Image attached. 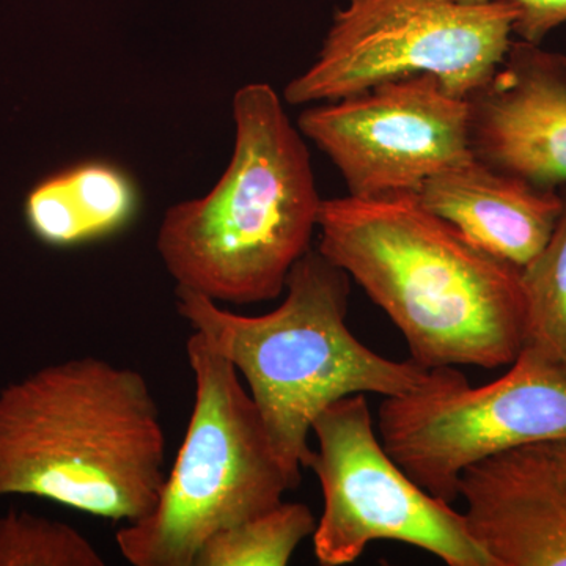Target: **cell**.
Listing matches in <instances>:
<instances>
[{
  "mask_svg": "<svg viewBox=\"0 0 566 566\" xmlns=\"http://www.w3.org/2000/svg\"><path fill=\"white\" fill-rule=\"evenodd\" d=\"M96 547L61 521L11 512L0 516V566H103Z\"/></svg>",
  "mask_w": 566,
  "mask_h": 566,
  "instance_id": "2e32d148",
  "label": "cell"
},
{
  "mask_svg": "<svg viewBox=\"0 0 566 566\" xmlns=\"http://www.w3.org/2000/svg\"><path fill=\"white\" fill-rule=\"evenodd\" d=\"M186 353L196 397L180 452L155 510L117 534L134 566H193L216 532L273 509L294 490L234 365L193 331Z\"/></svg>",
  "mask_w": 566,
  "mask_h": 566,
  "instance_id": "5b68a950",
  "label": "cell"
},
{
  "mask_svg": "<svg viewBox=\"0 0 566 566\" xmlns=\"http://www.w3.org/2000/svg\"><path fill=\"white\" fill-rule=\"evenodd\" d=\"M543 447H545L546 452L549 453L551 460H553L554 465H556L558 475H560L562 482H564L566 486V439L546 442Z\"/></svg>",
  "mask_w": 566,
  "mask_h": 566,
  "instance_id": "ac0fdd59",
  "label": "cell"
},
{
  "mask_svg": "<svg viewBox=\"0 0 566 566\" xmlns=\"http://www.w3.org/2000/svg\"><path fill=\"white\" fill-rule=\"evenodd\" d=\"M468 102L476 159L543 188L566 185V55L515 40Z\"/></svg>",
  "mask_w": 566,
  "mask_h": 566,
  "instance_id": "30bf717a",
  "label": "cell"
},
{
  "mask_svg": "<svg viewBox=\"0 0 566 566\" xmlns=\"http://www.w3.org/2000/svg\"><path fill=\"white\" fill-rule=\"evenodd\" d=\"M318 251L386 312L427 370L505 367L526 345L521 268L483 251L416 192L323 200Z\"/></svg>",
  "mask_w": 566,
  "mask_h": 566,
  "instance_id": "6da1fadb",
  "label": "cell"
},
{
  "mask_svg": "<svg viewBox=\"0 0 566 566\" xmlns=\"http://www.w3.org/2000/svg\"><path fill=\"white\" fill-rule=\"evenodd\" d=\"M517 17L510 0H349L335 13L318 57L289 82L283 99L329 103L417 74L468 99L505 61Z\"/></svg>",
  "mask_w": 566,
  "mask_h": 566,
  "instance_id": "8992f818",
  "label": "cell"
},
{
  "mask_svg": "<svg viewBox=\"0 0 566 566\" xmlns=\"http://www.w3.org/2000/svg\"><path fill=\"white\" fill-rule=\"evenodd\" d=\"M316 520L300 502H281L210 536L193 566H285L294 551L314 535Z\"/></svg>",
  "mask_w": 566,
  "mask_h": 566,
  "instance_id": "5bb4252c",
  "label": "cell"
},
{
  "mask_svg": "<svg viewBox=\"0 0 566 566\" xmlns=\"http://www.w3.org/2000/svg\"><path fill=\"white\" fill-rule=\"evenodd\" d=\"M166 453L158 405L134 368L73 357L0 390V501L32 495L137 523L158 504Z\"/></svg>",
  "mask_w": 566,
  "mask_h": 566,
  "instance_id": "7a4b0ae2",
  "label": "cell"
},
{
  "mask_svg": "<svg viewBox=\"0 0 566 566\" xmlns=\"http://www.w3.org/2000/svg\"><path fill=\"white\" fill-rule=\"evenodd\" d=\"M464 3H485L491 0H460ZM520 10L515 24L517 40L542 44L551 32L566 22V0H510Z\"/></svg>",
  "mask_w": 566,
  "mask_h": 566,
  "instance_id": "e0dca14e",
  "label": "cell"
},
{
  "mask_svg": "<svg viewBox=\"0 0 566 566\" xmlns=\"http://www.w3.org/2000/svg\"><path fill=\"white\" fill-rule=\"evenodd\" d=\"M297 129L333 161L354 197L417 192L428 178L474 158L468 99L428 74L312 104Z\"/></svg>",
  "mask_w": 566,
  "mask_h": 566,
  "instance_id": "9c48e42d",
  "label": "cell"
},
{
  "mask_svg": "<svg viewBox=\"0 0 566 566\" xmlns=\"http://www.w3.org/2000/svg\"><path fill=\"white\" fill-rule=\"evenodd\" d=\"M233 122L226 172L166 211L156 249L178 290L218 304L266 303L311 251L323 199L304 136L270 84L234 93Z\"/></svg>",
  "mask_w": 566,
  "mask_h": 566,
  "instance_id": "3957f363",
  "label": "cell"
},
{
  "mask_svg": "<svg viewBox=\"0 0 566 566\" xmlns=\"http://www.w3.org/2000/svg\"><path fill=\"white\" fill-rule=\"evenodd\" d=\"M378 431L417 485L453 504L469 465L566 439V375L527 346L485 386L472 387L455 367H441L433 385L385 398Z\"/></svg>",
  "mask_w": 566,
  "mask_h": 566,
  "instance_id": "52a82bcc",
  "label": "cell"
},
{
  "mask_svg": "<svg viewBox=\"0 0 566 566\" xmlns=\"http://www.w3.org/2000/svg\"><path fill=\"white\" fill-rule=\"evenodd\" d=\"M460 497L469 532L494 566H566V486L543 444L469 465Z\"/></svg>",
  "mask_w": 566,
  "mask_h": 566,
  "instance_id": "8fae6325",
  "label": "cell"
},
{
  "mask_svg": "<svg viewBox=\"0 0 566 566\" xmlns=\"http://www.w3.org/2000/svg\"><path fill=\"white\" fill-rule=\"evenodd\" d=\"M307 468L318 476L323 512L314 551L323 566L353 564L367 546L392 539L449 566H494L465 524L464 513L417 485L376 436L365 394L342 398L316 417Z\"/></svg>",
  "mask_w": 566,
  "mask_h": 566,
  "instance_id": "ba28073f",
  "label": "cell"
},
{
  "mask_svg": "<svg viewBox=\"0 0 566 566\" xmlns=\"http://www.w3.org/2000/svg\"><path fill=\"white\" fill-rule=\"evenodd\" d=\"M139 208L133 175L106 159L74 163L44 175L22 203L29 232L52 249L114 237L136 219Z\"/></svg>",
  "mask_w": 566,
  "mask_h": 566,
  "instance_id": "4fadbf2b",
  "label": "cell"
},
{
  "mask_svg": "<svg viewBox=\"0 0 566 566\" xmlns=\"http://www.w3.org/2000/svg\"><path fill=\"white\" fill-rule=\"evenodd\" d=\"M349 275L311 249L294 264L273 312L234 314L202 294L177 289V311L243 375L293 486L312 450L308 434L327 406L354 394L401 397L433 385L438 368L379 356L346 326Z\"/></svg>",
  "mask_w": 566,
  "mask_h": 566,
  "instance_id": "277c9868",
  "label": "cell"
},
{
  "mask_svg": "<svg viewBox=\"0 0 566 566\" xmlns=\"http://www.w3.org/2000/svg\"><path fill=\"white\" fill-rule=\"evenodd\" d=\"M416 193L427 210L521 270L543 251L565 207L558 189L502 172L475 156L428 178Z\"/></svg>",
  "mask_w": 566,
  "mask_h": 566,
  "instance_id": "7c38bea8",
  "label": "cell"
},
{
  "mask_svg": "<svg viewBox=\"0 0 566 566\" xmlns=\"http://www.w3.org/2000/svg\"><path fill=\"white\" fill-rule=\"evenodd\" d=\"M565 207L543 251L521 270L526 297L527 348L566 375V192Z\"/></svg>",
  "mask_w": 566,
  "mask_h": 566,
  "instance_id": "9a60e30c",
  "label": "cell"
}]
</instances>
